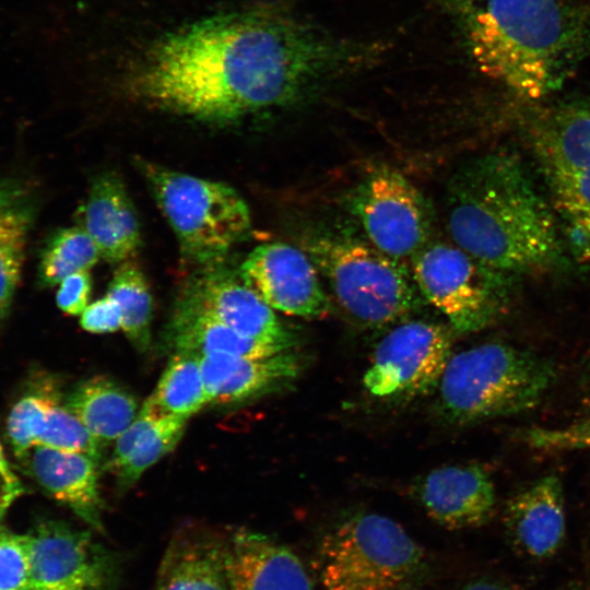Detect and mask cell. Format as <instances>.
I'll list each match as a JSON object with an SVG mask.
<instances>
[{
	"mask_svg": "<svg viewBox=\"0 0 590 590\" xmlns=\"http://www.w3.org/2000/svg\"><path fill=\"white\" fill-rule=\"evenodd\" d=\"M380 49L278 3L213 14L163 35L135 62L130 92L213 123L292 105L370 64Z\"/></svg>",
	"mask_w": 590,
	"mask_h": 590,
	"instance_id": "cell-1",
	"label": "cell"
},
{
	"mask_svg": "<svg viewBox=\"0 0 590 590\" xmlns=\"http://www.w3.org/2000/svg\"><path fill=\"white\" fill-rule=\"evenodd\" d=\"M476 68L539 102L590 57V0H452Z\"/></svg>",
	"mask_w": 590,
	"mask_h": 590,
	"instance_id": "cell-2",
	"label": "cell"
},
{
	"mask_svg": "<svg viewBox=\"0 0 590 590\" xmlns=\"http://www.w3.org/2000/svg\"><path fill=\"white\" fill-rule=\"evenodd\" d=\"M447 224L453 244L512 279L552 266L563 251L551 202L507 153L479 156L453 175Z\"/></svg>",
	"mask_w": 590,
	"mask_h": 590,
	"instance_id": "cell-3",
	"label": "cell"
},
{
	"mask_svg": "<svg viewBox=\"0 0 590 590\" xmlns=\"http://www.w3.org/2000/svg\"><path fill=\"white\" fill-rule=\"evenodd\" d=\"M311 565L323 590H424L434 574L425 550L398 522L369 511L330 523Z\"/></svg>",
	"mask_w": 590,
	"mask_h": 590,
	"instance_id": "cell-4",
	"label": "cell"
},
{
	"mask_svg": "<svg viewBox=\"0 0 590 590\" xmlns=\"http://www.w3.org/2000/svg\"><path fill=\"white\" fill-rule=\"evenodd\" d=\"M545 357L500 342L452 354L438 382L437 411L463 425L509 416L536 406L555 380Z\"/></svg>",
	"mask_w": 590,
	"mask_h": 590,
	"instance_id": "cell-5",
	"label": "cell"
},
{
	"mask_svg": "<svg viewBox=\"0 0 590 590\" xmlns=\"http://www.w3.org/2000/svg\"><path fill=\"white\" fill-rule=\"evenodd\" d=\"M304 249L328 281L341 309L363 327L397 321L421 305L408 268L370 243L315 235L304 243Z\"/></svg>",
	"mask_w": 590,
	"mask_h": 590,
	"instance_id": "cell-6",
	"label": "cell"
},
{
	"mask_svg": "<svg viewBox=\"0 0 590 590\" xmlns=\"http://www.w3.org/2000/svg\"><path fill=\"white\" fill-rule=\"evenodd\" d=\"M139 166L188 259L215 264L247 236L250 211L231 186L144 161Z\"/></svg>",
	"mask_w": 590,
	"mask_h": 590,
	"instance_id": "cell-7",
	"label": "cell"
},
{
	"mask_svg": "<svg viewBox=\"0 0 590 590\" xmlns=\"http://www.w3.org/2000/svg\"><path fill=\"white\" fill-rule=\"evenodd\" d=\"M411 273L420 294L459 333L491 323L503 310L512 280L445 241H428L413 255Z\"/></svg>",
	"mask_w": 590,
	"mask_h": 590,
	"instance_id": "cell-8",
	"label": "cell"
},
{
	"mask_svg": "<svg viewBox=\"0 0 590 590\" xmlns=\"http://www.w3.org/2000/svg\"><path fill=\"white\" fill-rule=\"evenodd\" d=\"M349 209L369 243L391 258L411 259L429 241L430 208L398 170L384 167L369 174L350 193Z\"/></svg>",
	"mask_w": 590,
	"mask_h": 590,
	"instance_id": "cell-9",
	"label": "cell"
},
{
	"mask_svg": "<svg viewBox=\"0 0 590 590\" xmlns=\"http://www.w3.org/2000/svg\"><path fill=\"white\" fill-rule=\"evenodd\" d=\"M451 355L447 327L424 320L403 322L377 344L364 387L379 399L417 398L438 386Z\"/></svg>",
	"mask_w": 590,
	"mask_h": 590,
	"instance_id": "cell-10",
	"label": "cell"
},
{
	"mask_svg": "<svg viewBox=\"0 0 590 590\" xmlns=\"http://www.w3.org/2000/svg\"><path fill=\"white\" fill-rule=\"evenodd\" d=\"M27 534L30 567L24 590H115L118 586L120 559L88 531L44 520Z\"/></svg>",
	"mask_w": 590,
	"mask_h": 590,
	"instance_id": "cell-11",
	"label": "cell"
},
{
	"mask_svg": "<svg viewBox=\"0 0 590 590\" xmlns=\"http://www.w3.org/2000/svg\"><path fill=\"white\" fill-rule=\"evenodd\" d=\"M239 276L272 309L306 319L329 312L315 263L294 246L270 243L256 247L243 261Z\"/></svg>",
	"mask_w": 590,
	"mask_h": 590,
	"instance_id": "cell-12",
	"label": "cell"
},
{
	"mask_svg": "<svg viewBox=\"0 0 590 590\" xmlns=\"http://www.w3.org/2000/svg\"><path fill=\"white\" fill-rule=\"evenodd\" d=\"M177 304L206 315L235 331L293 349L295 335L285 328L274 310L240 276L214 264L192 278Z\"/></svg>",
	"mask_w": 590,
	"mask_h": 590,
	"instance_id": "cell-13",
	"label": "cell"
},
{
	"mask_svg": "<svg viewBox=\"0 0 590 590\" xmlns=\"http://www.w3.org/2000/svg\"><path fill=\"white\" fill-rule=\"evenodd\" d=\"M529 149L543 178L590 165V98L559 99L523 118Z\"/></svg>",
	"mask_w": 590,
	"mask_h": 590,
	"instance_id": "cell-14",
	"label": "cell"
},
{
	"mask_svg": "<svg viewBox=\"0 0 590 590\" xmlns=\"http://www.w3.org/2000/svg\"><path fill=\"white\" fill-rule=\"evenodd\" d=\"M223 556L231 590H312L297 554L263 533L234 531L223 538Z\"/></svg>",
	"mask_w": 590,
	"mask_h": 590,
	"instance_id": "cell-15",
	"label": "cell"
},
{
	"mask_svg": "<svg viewBox=\"0 0 590 590\" xmlns=\"http://www.w3.org/2000/svg\"><path fill=\"white\" fill-rule=\"evenodd\" d=\"M414 491L425 512L450 530L485 524L496 504L493 481L479 465L434 469L418 481Z\"/></svg>",
	"mask_w": 590,
	"mask_h": 590,
	"instance_id": "cell-16",
	"label": "cell"
},
{
	"mask_svg": "<svg viewBox=\"0 0 590 590\" xmlns=\"http://www.w3.org/2000/svg\"><path fill=\"white\" fill-rule=\"evenodd\" d=\"M504 524L517 551L533 559L553 556L566 534L560 480L544 475L515 494L506 505Z\"/></svg>",
	"mask_w": 590,
	"mask_h": 590,
	"instance_id": "cell-17",
	"label": "cell"
},
{
	"mask_svg": "<svg viewBox=\"0 0 590 590\" xmlns=\"http://www.w3.org/2000/svg\"><path fill=\"white\" fill-rule=\"evenodd\" d=\"M199 359L212 404L257 399L290 384L302 370V357L292 349L263 357L212 354Z\"/></svg>",
	"mask_w": 590,
	"mask_h": 590,
	"instance_id": "cell-18",
	"label": "cell"
},
{
	"mask_svg": "<svg viewBox=\"0 0 590 590\" xmlns=\"http://www.w3.org/2000/svg\"><path fill=\"white\" fill-rule=\"evenodd\" d=\"M76 221L107 262L128 261L141 246L134 205L120 177L114 173L98 175L93 180Z\"/></svg>",
	"mask_w": 590,
	"mask_h": 590,
	"instance_id": "cell-19",
	"label": "cell"
},
{
	"mask_svg": "<svg viewBox=\"0 0 590 590\" xmlns=\"http://www.w3.org/2000/svg\"><path fill=\"white\" fill-rule=\"evenodd\" d=\"M20 459L49 496L64 504L93 529L103 530L99 462L84 453L39 445L32 447Z\"/></svg>",
	"mask_w": 590,
	"mask_h": 590,
	"instance_id": "cell-20",
	"label": "cell"
},
{
	"mask_svg": "<svg viewBox=\"0 0 590 590\" xmlns=\"http://www.w3.org/2000/svg\"><path fill=\"white\" fill-rule=\"evenodd\" d=\"M154 590H231L223 538L201 529L180 530L165 550Z\"/></svg>",
	"mask_w": 590,
	"mask_h": 590,
	"instance_id": "cell-21",
	"label": "cell"
},
{
	"mask_svg": "<svg viewBox=\"0 0 590 590\" xmlns=\"http://www.w3.org/2000/svg\"><path fill=\"white\" fill-rule=\"evenodd\" d=\"M187 420L161 414L148 399L134 420L118 436L105 469L122 488L139 477L180 440Z\"/></svg>",
	"mask_w": 590,
	"mask_h": 590,
	"instance_id": "cell-22",
	"label": "cell"
},
{
	"mask_svg": "<svg viewBox=\"0 0 590 590\" xmlns=\"http://www.w3.org/2000/svg\"><path fill=\"white\" fill-rule=\"evenodd\" d=\"M164 341L173 353L263 357L285 351L279 345L246 337L206 315L177 304Z\"/></svg>",
	"mask_w": 590,
	"mask_h": 590,
	"instance_id": "cell-23",
	"label": "cell"
},
{
	"mask_svg": "<svg viewBox=\"0 0 590 590\" xmlns=\"http://www.w3.org/2000/svg\"><path fill=\"white\" fill-rule=\"evenodd\" d=\"M64 404L103 445L116 440L139 412L134 396L106 376L81 381Z\"/></svg>",
	"mask_w": 590,
	"mask_h": 590,
	"instance_id": "cell-24",
	"label": "cell"
},
{
	"mask_svg": "<svg viewBox=\"0 0 590 590\" xmlns=\"http://www.w3.org/2000/svg\"><path fill=\"white\" fill-rule=\"evenodd\" d=\"M543 179L563 243L590 269V165Z\"/></svg>",
	"mask_w": 590,
	"mask_h": 590,
	"instance_id": "cell-25",
	"label": "cell"
},
{
	"mask_svg": "<svg viewBox=\"0 0 590 590\" xmlns=\"http://www.w3.org/2000/svg\"><path fill=\"white\" fill-rule=\"evenodd\" d=\"M149 400L161 414L186 420L209 404L199 356L174 353Z\"/></svg>",
	"mask_w": 590,
	"mask_h": 590,
	"instance_id": "cell-26",
	"label": "cell"
},
{
	"mask_svg": "<svg viewBox=\"0 0 590 590\" xmlns=\"http://www.w3.org/2000/svg\"><path fill=\"white\" fill-rule=\"evenodd\" d=\"M109 295L118 305L121 329L140 352L151 347L153 299L141 269L131 260L120 263L108 285Z\"/></svg>",
	"mask_w": 590,
	"mask_h": 590,
	"instance_id": "cell-27",
	"label": "cell"
},
{
	"mask_svg": "<svg viewBox=\"0 0 590 590\" xmlns=\"http://www.w3.org/2000/svg\"><path fill=\"white\" fill-rule=\"evenodd\" d=\"M99 258L95 243L80 226L58 229L42 248L37 282L54 286L75 272L88 271Z\"/></svg>",
	"mask_w": 590,
	"mask_h": 590,
	"instance_id": "cell-28",
	"label": "cell"
},
{
	"mask_svg": "<svg viewBox=\"0 0 590 590\" xmlns=\"http://www.w3.org/2000/svg\"><path fill=\"white\" fill-rule=\"evenodd\" d=\"M58 402V391L49 379L36 382L15 402L7 420V436L17 458L35 446L50 410Z\"/></svg>",
	"mask_w": 590,
	"mask_h": 590,
	"instance_id": "cell-29",
	"label": "cell"
},
{
	"mask_svg": "<svg viewBox=\"0 0 590 590\" xmlns=\"http://www.w3.org/2000/svg\"><path fill=\"white\" fill-rule=\"evenodd\" d=\"M36 445L56 450L84 453L101 462L103 444L60 402L49 412Z\"/></svg>",
	"mask_w": 590,
	"mask_h": 590,
	"instance_id": "cell-30",
	"label": "cell"
},
{
	"mask_svg": "<svg viewBox=\"0 0 590 590\" xmlns=\"http://www.w3.org/2000/svg\"><path fill=\"white\" fill-rule=\"evenodd\" d=\"M36 211L28 182L19 177L0 178V246L25 239Z\"/></svg>",
	"mask_w": 590,
	"mask_h": 590,
	"instance_id": "cell-31",
	"label": "cell"
},
{
	"mask_svg": "<svg viewBox=\"0 0 590 590\" xmlns=\"http://www.w3.org/2000/svg\"><path fill=\"white\" fill-rule=\"evenodd\" d=\"M28 567V534L0 529V590H24Z\"/></svg>",
	"mask_w": 590,
	"mask_h": 590,
	"instance_id": "cell-32",
	"label": "cell"
},
{
	"mask_svg": "<svg viewBox=\"0 0 590 590\" xmlns=\"http://www.w3.org/2000/svg\"><path fill=\"white\" fill-rule=\"evenodd\" d=\"M523 438L530 446L548 451L590 449V420L564 427L532 428Z\"/></svg>",
	"mask_w": 590,
	"mask_h": 590,
	"instance_id": "cell-33",
	"label": "cell"
},
{
	"mask_svg": "<svg viewBox=\"0 0 590 590\" xmlns=\"http://www.w3.org/2000/svg\"><path fill=\"white\" fill-rule=\"evenodd\" d=\"M25 239L0 246V321L8 315L21 280Z\"/></svg>",
	"mask_w": 590,
	"mask_h": 590,
	"instance_id": "cell-34",
	"label": "cell"
},
{
	"mask_svg": "<svg viewBox=\"0 0 590 590\" xmlns=\"http://www.w3.org/2000/svg\"><path fill=\"white\" fill-rule=\"evenodd\" d=\"M92 279L88 271L75 272L59 283L56 302L64 314L81 315L88 306Z\"/></svg>",
	"mask_w": 590,
	"mask_h": 590,
	"instance_id": "cell-35",
	"label": "cell"
},
{
	"mask_svg": "<svg viewBox=\"0 0 590 590\" xmlns=\"http://www.w3.org/2000/svg\"><path fill=\"white\" fill-rule=\"evenodd\" d=\"M81 327L92 333H108L121 328V315L117 303L109 296L90 304L80 315Z\"/></svg>",
	"mask_w": 590,
	"mask_h": 590,
	"instance_id": "cell-36",
	"label": "cell"
},
{
	"mask_svg": "<svg viewBox=\"0 0 590 590\" xmlns=\"http://www.w3.org/2000/svg\"><path fill=\"white\" fill-rule=\"evenodd\" d=\"M23 493V485L11 469L0 444V520Z\"/></svg>",
	"mask_w": 590,
	"mask_h": 590,
	"instance_id": "cell-37",
	"label": "cell"
},
{
	"mask_svg": "<svg viewBox=\"0 0 590 590\" xmlns=\"http://www.w3.org/2000/svg\"><path fill=\"white\" fill-rule=\"evenodd\" d=\"M459 590H523L496 579L481 577L468 580Z\"/></svg>",
	"mask_w": 590,
	"mask_h": 590,
	"instance_id": "cell-38",
	"label": "cell"
}]
</instances>
